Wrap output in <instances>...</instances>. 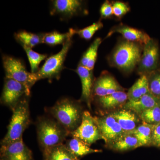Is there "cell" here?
<instances>
[{
	"label": "cell",
	"instance_id": "603a6c76",
	"mask_svg": "<svg viewBox=\"0 0 160 160\" xmlns=\"http://www.w3.org/2000/svg\"><path fill=\"white\" fill-rule=\"evenodd\" d=\"M149 92L147 75L140 76L127 92L128 101H137Z\"/></svg>",
	"mask_w": 160,
	"mask_h": 160
},
{
	"label": "cell",
	"instance_id": "83f0119b",
	"mask_svg": "<svg viewBox=\"0 0 160 160\" xmlns=\"http://www.w3.org/2000/svg\"><path fill=\"white\" fill-rule=\"evenodd\" d=\"M22 47L28 57L32 73H36L39 70L40 63L47 58V55L38 53L32 50L31 48L26 46Z\"/></svg>",
	"mask_w": 160,
	"mask_h": 160
},
{
	"label": "cell",
	"instance_id": "5bb4252c",
	"mask_svg": "<svg viewBox=\"0 0 160 160\" xmlns=\"http://www.w3.org/2000/svg\"><path fill=\"white\" fill-rule=\"evenodd\" d=\"M115 33H120L122 36L123 39L129 42L138 43L143 45L146 44L151 38L149 35L142 30L123 24L112 27L106 36V38Z\"/></svg>",
	"mask_w": 160,
	"mask_h": 160
},
{
	"label": "cell",
	"instance_id": "2e32d148",
	"mask_svg": "<svg viewBox=\"0 0 160 160\" xmlns=\"http://www.w3.org/2000/svg\"><path fill=\"white\" fill-rule=\"evenodd\" d=\"M78 75L82 86V93L81 100L85 102L88 107L91 108V103L92 98V91L93 82L92 70L78 65L76 69Z\"/></svg>",
	"mask_w": 160,
	"mask_h": 160
},
{
	"label": "cell",
	"instance_id": "5b68a950",
	"mask_svg": "<svg viewBox=\"0 0 160 160\" xmlns=\"http://www.w3.org/2000/svg\"><path fill=\"white\" fill-rule=\"evenodd\" d=\"M72 43V37L70 38L63 44L62 48L58 53L47 58L44 65L36 73L38 81L43 79L58 80L60 78L61 72L65 68L64 62Z\"/></svg>",
	"mask_w": 160,
	"mask_h": 160
},
{
	"label": "cell",
	"instance_id": "484cf974",
	"mask_svg": "<svg viewBox=\"0 0 160 160\" xmlns=\"http://www.w3.org/2000/svg\"><path fill=\"white\" fill-rule=\"evenodd\" d=\"M74 35L72 29H69V32L66 33H60L58 32L54 31L43 33V43L51 46L63 45Z\"/></svg>",
	"mask_w": 160,
	"mask_h": 160
},
{
	"label": "cell",
	"instance_id": "7c38bea8",
	"mask_svg": "<svg viewBox=\"0 0 160 160\" xmlns=\"http://www.w3.org/2000/svg\"><path fill=\"white\" fill-rule=\"evenodd\" d=\"M118 91H124V88L110 73L104 71L94 81L92 98L106 96Z\"/></svg>",
	"mask_w": 160,
	"mask_h": 160
},
{
	"label": "cell",
	"instance_id": "9a60e30c",
	"mask_svg": "<svg viewBox=\"0 0 160 160\" xmlns=\"http://www.w3.org/2000/svg\"><path fill=\"white\" fill-rule=\"evenodd\" d=\"M125 132L133 131L142 123L139 117L129 109L121 108L110 113Z\"/></svg>",
	"mask_w": 160,
	"mask_h": 160
},
{
	"label": "cell",
	"instance_id": "30bf717a",
	"mask_svg": "<svg viewBox=\"0 0 160 160\" xmlns=\"http://www.w3.org/2000/svg\"><path fill=\"white\" fill-rule=\"evenodd\" d=\"M84 2L80 0H54L51 1L50 13L59 15L62 19H70L76 16L87 14Z\"/></svg>",
	"mask_w": 160,
	"mask_h": 160
},
{
	"label": "cell",
	"instance_id": "d4e9b609",
	"mask_svg": "<svg viewBox=\"0 0 160 160\" xmlns=\"http://www.w3.org/2000/svg\"><path fill=\"white\" fill-rule=\"evenodd\" d=\"M15 38L22 46L32 49L33 47L43 43V33L36 34L23 30L17 32Z\"/></svg>",
	"mask_w": 160,
	"mask_h": 160
},
{
	"label": "cell",
	"instance_id": "ba28073f",
	"mask_svg": "<svg viewBox=\"0 0 160 160\" xmlns=\"http://www.w3.org/2000/svg\"><path fill=\"white\" fill-rule=\"evenodd\" d=\"M30 90L22 83L5 78L1 103L12 111L23 98L30 96Z\"/></svg>",
	"mask_w": 160,
	"mask_h": 160
},
{
	"label": "cell",
	"instance_id": "ac0fdd59",
	"mask_svg": "<svg viewBox=\"0 0 160 160\" xmlns=\"http://www.w3.org/2000/svg\"><path fill=\"white\" fill-rule=\"evenodd\" d=\"M159 103L160 100L149 92L137 101H127L122 108L131 110L139 117L143 112L154 107Z\"/></svg>",
	"mask_w": 160,
	"mask_h": 160
},
{
	"label": "cell",
	"instance_id": "1f68e13d",
	"mask_svg": "<svg viewBox=\"0 0 160 160\" xmlns=\"http://www.w3.org/2000/svg\"><path fill=\"white\" fill-rule=\"evenodd\" d=\"M100 13L102 19H107L111 17L113 15L112 3L109 1H105L101 6Z\"/></svg>",
	"mask_w": 160,
	"mask_h": 160
},
{
	"label": "cell",
	"instance_id": "3957f363",
	"mask_svg": "<svg viewBox=\"0 0 160 160\" xmlns=\"http://www.w3.org/2000/svg\"><path fill=\"white\" fill-rule=\"evenodd\" d=\"M38 140L42 152L63 144L70 134L57 120L52 118H40L37 123Z\"/></svg>",
	"mask_w": 160,
	"mask_h": 160
},
{
	"label": "cell",
	"instance_id": "44dd1931",
	"mask_svg": "<svg viewBox=\"0 0 160 160\" xmlns=\"http://www.w3.org/2000/svg\"><path fill=\"white\" fill-rule=\"evenodd\" d=\"M44 160H80L62 144L42 152Z\"/></svg>",
	"mask_w": 160,
	"mask_h": 160
},
{
	"label": "cell",
	"instance_id": "e0dca14e",
	"mask_svg": "<svg viewBox=\"0 0 160 160\" xmlns=\"http://www.w3.org/2000/svg\"><path fill=\"white\" fill-rule=\"evenodd\" d=\"M94 98L98 105L107 111H114L122 108L128 101L127 93L125 91L117 92L106 96Z\"/></svg>",
	"mask_w": 160,
	"mask_h": 160
},
{
	"label": "cell",
	"instance_id": "7402d4cb",
	"mask_svg": "<svg viewBox=\"0 0 160 160\" xmlns=\"http://www.w3.org/2000/svg\"><path fill=\"white\" fill-rule=\"evenodd\" d=\"M102 42L101 38H96L89 48L84 52L79 65L86 67L89 70H93L97 58L98 50Z\"/></svg>",
	"mask_w": 160,
	"mask_h": 160
},
{
	"label": "cell",
	"instance_id": "8fae6325",
	"mask_svg": "<svg viewBox=\"0 0 160 160\" xmlns=\"http://www.w3.org/2000/svg\"><path fill=\"white\" fill-rule=\"evenodd\" d=\"M94 118L106 146L126 133L110 113L101 116H94Z\"/></svg>",
	"mask_w": 160,
	"mask_h": 160
},
{
	"label": "cell",
	"instance_id": "4316f807",
	"mask_svg": "<svg viewBox=\"0 0 160 160\" xmlns=\"http://www.w3.org/2000/svg\"><path fill=\"white\" fill-rule=\"evenodd\" d=\"M142 122L152 126L160 124V103L143 112L139 116Z\"/></svg>",
	"mask_w": 160,
	"mask_h": 160
},
{
	"label": "cell",
	"instance_id": "f1b7e54d",
	"mask_svg": "<svg viewBox=\"0 0 160 160\" xmlns=\"http://www.w3.org/2000/svg\"><path fill=\"white\" fill-rule=\"evenodd\" d=\"M149 92L160 100V69L147 75Z\"/></svg>",
	"mask_w": 160,
	"mask_h": 160
},
{
	"label": "cell",
	"instance_id": "6da1fadb",
	"mask_svg": "<svg viewBox=\"0 0 160 160\" xmlns=\"http://www.w3.org/2000/svg\"><path fill=\"white\" fill-rule=\"evenodd\" d=\"M143 47L140 43L120 40L108 57L109 65L127 74L132 72L139 62Z\"/></svg>",
	"mask_w": 160,
	"mask_h": 160
},
{
	"label": "cell",
	"instance_id": "4fadbf2b",
	"mask_svg": "<svg viewBox=\"0 0 160 160\" xmlns=\"http://www.w3.org/2000/svg\"><path fill=\"white\" fill-rule=\"evenodd\" d=\"M1 146L0 160H33L32 152L23 138Z\"/></svg>",
	"mask_w": 160,
	"mask_h": 160
},
{
	"label": "cell",
	"instance_id": "f546056e",
	"mask_svg": "<svg viewBox=\"0 0 160 160\" xmlns=\"http://www.w3.org/2000/svg\"><path fill=\"white\" fill-rule=\"evenodd\" d=\"M103 27V23L99 21L93 23L92 25L87 26L82 29H72L74 34H78L80 38L86 40L92 38L97 31Z\"/></svg>",
	"mask_w": 160,
	"mask_h": 160
},
{
	"label": "cell",
	"instance_id": "cb8c5ba5",
	"mask_svg": "<svg viewBox=\"0 0 160 160\" xmlns=\"http://www.w3.org/2000/svg\"><path fill=\"white\" fill-rule=\"evenodd\" d=\"M154 126L142 122L130 133L133 135L138 141L139 147L151 146L152 131Z\"/></svg>",
	"mask_w": 160,
	"mask_h": 160
},
{
	"label": "cell",
	"instance_id": "d6986e66",
	"mask_svg": "<svg viewBox=\"0 0 160 160\" xmlns=\"http://www.w3.org/2000/svg\"><path fill=\"white\" fill-rule=\"evenodd\" d=\"M107 148L118 152H125L139 147L137 138L130 132H126L109 145Z\"/></svg>",
	"mask_w": 160,
	"mask_h": 160
},
{
	"label": "cell",
	"instance_id": "ffe728a7",
	"mask_svg": "<svg viewBox=\"0 0 160 160\" xmlns=\"http://www.w3.org/2000/svg\"><path fill=\"white\" fill-rule=\"evenodd\" d=\"M65 145L72 154L79 159L88 154L101 152L102 151L99 149H92L90 145L74 138L67 140Z\"/></svg>",
	"mask_w": 160,
	"mask_h": 160
},
{
	"label": "cell",
	"instance_id": "9c48e42d",
	"mask_svg": "<svg viewBox=\"0 0 160 160\" xmlns=\"http://www.w3.org/2000/svg\"><path fill=\"white\" fill-rule=\"evenodd\" d=\"M70 135L90 146L98 140L102 139L94 117L88 111H84L81 124Z\"/></svg>",
	"mask_w": 160,
	"mask_h": 160
},
{
	"label": "cell",
	"instance_id": "7a4b0ae2",
	"mask_svg": "<svg viewBox=\"0 0 160 160\" xmlns=\"http://www.w3.org/2000/svg\"><path fill=\"white\" fill-rule=\"evenodd\" d=\"M84 112L79 102L64 98L49 109L53 118L71 134L81 124Z\"/></svg>",
	"mask_w": 160,
	"mask_h": 160
},
{
	"label": "cell",
	"instance_id": "4dcf8cb0",
	"mask_svg": "<svg viewBox=\"0 0 160 160\" xmlns=\"http://www.w3.org/2000/svg\"><path fill=\"white\" fill-rule=\"evenodd\" d=\"M112 3L113 15L118 18H122L130 11V7L126 3L116 1Z\"/></svg>",
	"mask_w": 160,
	"mask_h": 160
},
{
	"label": "cell",
	"instance_id": "277c9868",
	"mask_svg": "<svg viewBox=\"0 0 160 160\" xmlns=\"http://www.w3.org/2000/svg\"><path fill=\"white\" fill-rule=\"evenodd\" d=\"M29 97L23 98L12 110L8 131L1 141V146L22 139L23 132L30 123Z\"/></svg>",
	"mask_w": 160,
	"mask_h": 160
},
{
	"label": "cell",
	"instance_id": "8992f818",
	"mask_svg": "<svg viewBox=\"0 0 160 160\" xmlns=\"http://www.w3.org/2000/svg\"><path fill=\"white\" fill-rule=\"evenodd\" d=\"M2 63L6 78L22 83L30 90L38 81L36 74L27 71L22 62L18 59L3 55Z\"/></svg>",
	"mask_w": 160,
	"mask_h": 160
},
{
	"label": "cell",
	"instance_id": "52a82bcc",
	"mask_svg": "<svg viewBox=\"0 0 160 160\" xmlns=\"http://www.w3.org/2000/svg\"><path fill=\"white\" fill-rule=\"evenodd\" d=\"M160 49L158 43L151 38L144 45L142 53L137 66V72L140 76L147 75L159 69Z\"/></svg>",
	"mask_w": 160,
	"mask_h": 160
},
{
	"label": "cell",
	"instance_id": "d6a6232c",
	"mask_svg": "<svg viewBox=\"0 0 160 160\" xmlns=\"http://www.w3.org/2000/svg\"><path fill=\"white\" fill-rule=\"evenodd\" d=\"M151 146L160 148V124L153 127Z\"/></svg>",
	"mask_w": 160,
	"mask_h": 160
}]
</instances>
